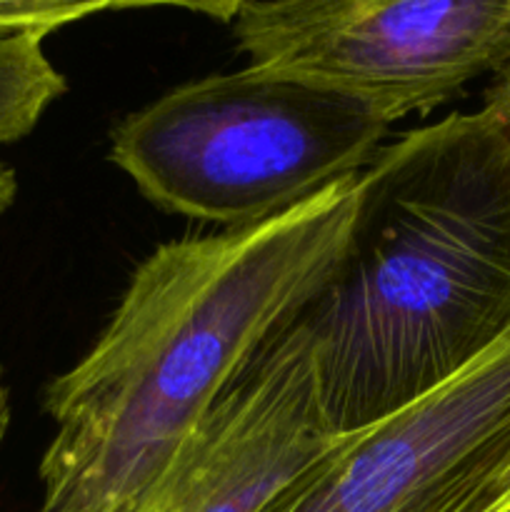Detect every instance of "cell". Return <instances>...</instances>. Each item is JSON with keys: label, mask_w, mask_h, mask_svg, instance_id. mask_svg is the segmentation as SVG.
<instances>
[{"label": "cell", "mask_w": 510, "mask_h": 512, "mask_svg": "<svg viewBox=\"0 0 510 512\" xmlns=\"http://www.w3.org/2000/svg\"><path fill=\"white\" fill-rule=\"evenodd\" d=\"M120 8L118 3H75V0H0V40L40 33L48 38L55 30L90 18L103 10Z\"/></svg>", "instance_id": "obj_8"}, {"label": "cell", "mask_w": 510, "mask_h": 512, "mask_svg": "<svg viewBox=\"0 0 510 512\" xmlns=\"http://www.w3.org/2000/svg\"><path fill=\"white\" fill-rule=\"evenodd\" d=\"M333 440L313 343L293 323L250 360L135 512H260Z\"/></svg>", "instance_id": "obj_6"}, {"label": "cell", "mask_w": 510, "mask_h": 512, "mask_svg": "<svg viewBox=\"0 0 510 512\" xmlns=\"http://www.w3.org/2000/svg\"><path fill=\"white\" fill-rule=\"evenodd\" d=\"M488 512H510V473L508 478H505L503 493H500V498L495 500V505Z\"/></svg>", "instance_id": "obj_12"}, {"label": "cell", "mask_w": 510, "mask_h": 512, "mask_svg": "<svg viewBox=\"0 0 510 512\" xmlns=\"http://www.w3.org/2000/svg\"><path fill=\"white\" fill-rule=\"evenodd\" d=\"M360 175V173H358ZM358 175L248 225L158 245L93 348L48 383L38 512H135L250 360L343 258Z\"/></svg>", "instance_id": "obj_1"}, {"label": "cell", "mask_w": 510, "mask_h": 512, "mask_svg": "<svg viewBox=\"0 0 510 512\" xmlns=\"http://www.w3.org/2000/svg\"><path fill=\"white\" fill-rule=\"evenodd\" d=\"M18 198V175L8 163L0 160V215L8 213Z\"/></svg>", "instance_id": "obj_10"}, {"label": "cell", "mask_w": 510, "mask_h": 512, "mask_svg": "<svg viewBox=\"0 0 510 512\" xmlns=\"http://www.w3.org/2000/svg\"><path fill=\"white\" fill-rule=\"evenodd\" d=\"M483 110L493 115L498 123H503L505 128H510V55L500 68V80L490 88Z\"/></svg>", "instance_id": "obj_9"}, {"label": "cell", "mask_w": 510, "mask_h": 512, "mask_svg": "<svg viewBox=\"0 0 510 512\" xmlns=\"http://www.w3.org/2000/svg\"><path fill=\"white\" fill-rule=\"evenodd\" d=\"M385 133L345 95L245 65L125 115L110 133V160L165 213L235 230L363 173Z\"/></svg>", "instance_id": "obj_3"}, {"label": "cell", "mask_w": 510, "mask_h": 512, "mask_svg": "<svg viewBox=\"0 0 510 512\" xmlns=\"http://www.w3.org/2000/svg\"><path fill=\"white\" fill-rule=\"evenodd\" d=\"M510 473V333L390 418L335 438L260 512H488Z\"/></svg>", "instance_id": "obj_5"}, {"label": "cell", "mask_w": 510, "mask_h": 512, "mask_svg": "<svg viewBox=\"0 0 510 512\" xmlns=\"http://www.w3.org/2000/svg\"><path fill=\"white\" fill-rule=\"evenodd\" d=\"M8 428H10V390H8V383H5L3 365H0V448H3Z\"/></svg>", "instance_id": "obj_11"}, {"label": "cell", "mask_w": 510, "mask_h": 512, "mask_svg": "<svg viewBox=\"0 0 510 512\" xmlns=\"http://www.w3.org/2000/svg\"><path fill=\"white\" fill-rule=\"evenodd\" d=\"M65 90V75L45 53V35L0 40V148L28 138Z\"/></svg>", "instance_id": "obj_7"}, {"label": "cell", "mask_w": 510, "mask_h": 512, "mask_svg": "<svg viewBox=\"0 0 510 512\" xmlns=\"http://www.w3.org/2000/svg\"><path fill=\"white\" fill-rule=\"evenodd\" d=\"M228 23L248 65L345 95L385 125L448 103L510 55V0H255Z\"/></svg>", "instance_id": "obj_4"}, {"label": "cell", "mask_w": 510, "mask_h": 512, "mask_svg": "<svg viewBox=\"0 0 510 512\" xmlns=\"http://www.w3.org/2000/svg\"><path fill=\"white\" fill-rule=\"evenodd\" d=\"M295 325L345 438L438 390L510 333V128L453 113L358 175L343 258Z\"/></svg>", "instance_id": "obj_2"}]
</instances>
